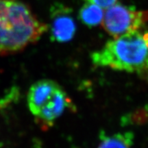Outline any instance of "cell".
<instances>
[{"mask_svg": "<svg viewBox=\"0 0 148 148\" xmlns=\"http://www.w3.org/2000/svg\"><path fill=\"white\" fill-rule=\"evenodd\" d=\"M50 16L51 38L61 43L70 41L76 32V25L71 9L66 5L56 4L51 7Z\"/></svg>", "mask_w": 148, "mask_h": 148, "instance_id": "cell-4", "label": "cell"}, {"mask_svg": "<svg viewBox=\"0 0 148 148\" xmlns=\"http://www.w3.org/2000/svg\"><path fill=\"white\" fill-rule=\"evenodd\" d=\"M95 66L129 73L148 71V30L134 31L108 40L93 52Z\"/></svg>", "mask_w": 148, "mask_h": 148, "instance_id": "cell-2", "label": "cell"}, {"mask_svg": "<svg viewBox=\"0 0 148 148\" xmlns=\"http://www.w3.org/2000/svg\"><path fill=\"white\" fill-rule=\"evenodd\" d=\"M128 118H125L123 120L125 123H134V124H142L144 122L148 120V108H145L140 110L135 111L131 114V115L127 116Z\"/></svg>", "mask_w": 148, "mask_h": 148, "instance_id": "cell-9", "label": "cell"}, {"mask_svg": "<svg viewBox=\"0 0 148 148\" xmlns=\"http://www.w3.org/2000/svg\"><path fill=\"white\" fill-rule=\"evenodd\" d=\"M66 109L75 110V107L67 93L60 86L48 102L40 109L38 114L35 116V119L38 125L43 130H45L52 126L56 120L60 117Z\"/></svg>", "mask_w": 148, "mask_h": 148, "instance_id": "cell-5", "label": "cell"}, {"mask_svg": "<svg viewBox=\"0 0 148 148\" xmlns=\"http://www.w3.org/2000/svg\"><path fill=\"white\" fill-rule=\"evenodd\" d=\"M60 87L52 79H42L34 83L27 92V106L29 111L36 116L40 109L52 97L56 90Z\"/></svg>", "mask_w": 148, "mask_h": 148, "instance_id": "cell-6", "label": "cell"}, {"mask_svg": "<svg viewBox=\"0 0 148 148\" xmlns=\"http://www.w3.org/2000/svg\"><path fill=\"white\" fill-rule=\"evenodd\" d=\"M99 137V147H129L133 145L134 139V134L131 132L108 135L102 131Z\"/></svg>", "mask_w": 148, "mask_h": 148, "instance_id": "cell-7", "label": "cell"}, {"mask_svg": "<svg viewBox=\"0 0 148 148\" xmlns=\"http://www.w3.org/2000/svg\"><path fill=\"white\" fill-rule=\"evenodd\" d=\"M104 13L103 8L86 2L79 11V18L88 27H95L101 23Z\"/></svg>", "mask_w": 148, "mask_h": 148, "instance_id": "cell-8", "label": "cell"}, {"mask_svg": "<svg viewBox=\"0 0 148 148\" xmlns=\"http://www.w3.org/2000/svg\"><path fill=\"white\" fill-rule=\"evenodd\" d=\"M148 22V10H138L134 6L116 2L106 8L101 25L111 36L116 38L141 29Z\"/></svg>", "mask_w": 148, "mask_h": 148, "instance_id": "cell-3", "label": "cell"}, {"mask_svg": "<svg viewBox=\"0 0 148 148\" xmlns=\"http://www.w3.org/2000/svg\"><path fill=\"white\" fill-rule=\"evenodd\" d=\"M21 0H0V56L14 54L36 43L48 30Z\"/></svg>", "mask_w": 148, "mask_h": 148, "instance_id": "cell-1", "label": "cell"}, {"mask_svg": "<svg viewBox=\"0 0 148 148\" xmlns=\"http://www.w3.org/2000/svg\"><path fill=\"white\" fill-rule=\"evenodd\" d=\"M86 2L95 4L101 7L103 9H106L117 2V0H84Z\"/></svg>", "mask_w": 148, "mask_h": 148, "instance_id": "cell-10", "label": "cell"}]
</instances>
